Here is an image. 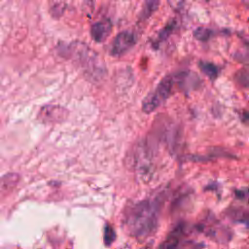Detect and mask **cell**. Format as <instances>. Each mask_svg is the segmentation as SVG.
<instances>
[{"mask_svg": "<svg viewBox=\"0 0 249 249\" xmlns=\"http://www.w3.org/2000/svg\"><path fill=\"white\" fill-rule=\"evenodd\" d=\"M160 209V197L145 198L132 204L124 214L125 231L133 237H147L157 229Z\"/></svg>", "mask_w": 249, "mask_h": 249, "instance_id": "6da1fadb", "label": "cell"}, {"mask_svg": "<svg viewBox=\"0 0 249 249\" xmlns=\"http://www.w3.org/2000/svg\"><path fill=\"white\" fill-rule=\"evenodd\" d=\"M60 53L70 59L92 83L101 81L106 73L104 63L99 55L83 42L74 41L67 46L60 47Z\"/></svg>", "mask_w": 249, "mask_h": 249, "instance_id": "7a4b0ae2", "label": "cell"}, {"mask_svg": "<svg viewBox=\"0 0 249 249\" xmlns=\"http://www.w3.org/2000/svg\"><path fill=\"white\" fill-rule=\"evenodd\" d=\"M177 84L176 75H169L164 77L151 91L142 102L143 112L149 114L159 108L171 95L174 86Z\"/></svg>", "mask_w": 249, "mask_h": 249, "instance_id": "3957f363", "label": "cell"}, {"mask_svg": "<svg viewBox=\"0 0 249 249\" xmlns=\"http://www.w3.org/2000/svg\"><path fill=\"white\" fill-rule=\"evenodd\" d=\"M137 42V36L133 31L124 30L121 31L114 38L111 48L110 53L113 56H120L128 52Z\"/></svg>", "mask_w": 249, "mask_h": 249, "instance_id": "277c9868", "label": "cell"}, {"mask_svg": "<svg viewBox=\"0 0 249 249\" xmlns=\"http://www.w3.org/2000/svg\"><path fill=\"white\" fill-rule=\"evenodd\" d=\"M68 116L66 108L59 105H46L43 106L38 114V119L47 124L63 122Z\"/></svg>", "mask_w": 249, "mask_h": 249, "instance_id": "5b68a950", "label": "cell"}, {"mask_svg": "<svg viewBox=\"0 0 249 249\" xmlns=\"http://www.w3.org/2000/svg\"><path fill=\"white\" fill-rule=\"evenodd\" d=\"M112 29V21L109 18H103L91 25L90 36L94 42L102 43L110 36Z\"/></svg>", "mask_w": 249, "mask_h": 249, "instance_id": "8992f818", "label": "cell"}, {"mask_svg": "<svg viewBox=\"0 0 249 249\" xmlns=\"http://www.w3.org/2000/svg\"><path fill=\"white\" fill-rule=\"evenodd\" d=\"M177 27V21L176 19H171L169 20L157 34V36L155 37V39L153 40L152 46L154 49H158L163 42H165L168 37L173 33V31L176 29Z\"/></svg>", "mask_w": 249, "mask_h": 249, "instance_id": "52a82bcc", "label": "cell"}, {"mask_svg": "<svg viewBox=\"0 0 249 249\" xmlns=\"http://www.w3.org/2000/svg\"><path fill=\"white\" fill-rule=\"evenodd\" d=\"M183 232V226L178 225L160 244L159 249H176Z\"/></svg>", "mask_w": 249, "mask_h": 249, "instance_id": "ba28073f", "label": "cell"}, {"mask_svg": "<svg viewBox=\"0 0 249 249\" xmlns=\"http://www.w3.org/2000/svg\"><path fill=\"white\" fill-rule=\"evenodd\" d=\"M160 0H145L139 14V21L144 22L149 19L152 15L158 10Z\"/></svg>", "mask_w": 249, "mask_h": 249, "instance_id": "9c48e42d", "label": "cell"}, {"mask_svg": "<svg viewBox=\"0 0 249 249\" xmlns=\"http://www.w3.org/2000/svg\"><path fill=\"white\" fill-rule=\"evenodd\" d=\"M18 174H7L0 180V191L4 194L11 192L18 182Z\"/></svg>", "mask_w": 249, "mask_h": 249, "instance_id": "30bf717a", "label": "cell"}, {"mask_svg": "<svg viewBox=\"0 0 249 249\" xmlns=\"http://www.w3.org/2000/svg\"><path fill=\"white\" fill-rule=\"evenodd\" d=\"M198 67L201 70V72L211 80H215L216 78H218V76L220 74L219 67L212 62L199 61Z\"/></svg>", "mask_w": 249, "mask_h": 249, "instance_id": "8fae6325", "label": "cell"}, {"mask_svg": "<svg viewBox=\"0 0 249 249\" xmlns=\"http://www.w3.org/2000/svg\"><path fill=\"white\" fill-rule=\"evenodd\" d=\"M214 35V30L206 27H198L194 31V36L199 41H207Z\"/></svg>", "mask_w": 249, "mask_h": 249, "instance_id": "7c38bea8", "label": "cell"}, {"mask_svg": "<svg viewBox=\"0 0 249 249\" xmlns=\"http://www.w3.org/2000/svg\"><path fill=\"white\" fill-rule=\"evenodd\" d=\"M116 239V232L111 225H106L104 228V233H103V240L104 244L106 246H110Z\"/></svg>", "mask_w": 249, "mask_h": 249, "instance_id": "4fadbf2b", "label": "cell"}, {"mask_svg": "<svg viewBox=\"0 0 249 249\" xmlns=\"http://www.w3.org/2000/svg\"><path fill=\"white\" fill-rule=\"evenodd\" d=\"M235 79L236 81L243 87H247L248 86V71L246 68L240 69L236 75H235Z\"/></svg>", "mask_w": 249, "mask_h": 249, "instance_id": "5bb4252c", "label": "cell"}, {"mask_svg": "<svg viewBox=\"0 0 249 249\" xmlns=\"http://www.w3.org/2000/svg\"><path fill=\"white\" fill-rule=\"evenodd\" d=\"M65 6L64 5H62V4H54L52 8H51V13H52V15H53V17H60L62 14H63V12H64V10H65V8H64Z\"/></svg>", "mask_w": 249, "mask_h": 249, "instance_id": "9a60e30c", "label": "cell"}, {"mask_svg": "<svg viewBox=\"0 0 249 249\" xmlns=\"http://www.w3.org/2000/svg\"><path fill=\"white\" fill-rule=\"evenodd\" d=\"M94 4H95V0H85L84 8L86 9V12L91 13L94 9Z\"/></svg>", "mask_w": 249, "mask_h": 249, "instance_id": "2e32d148", "label": "cell"}]
</instances>
